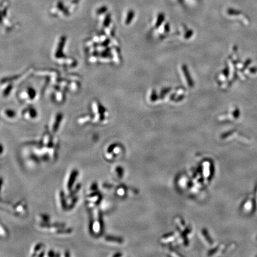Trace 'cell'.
I'll return each instance as SVG.
<instances>
[{"label":"cell","instance_id":"cell-2","mask_svg":"<svg viewBox=\"0 0 257 257\" xmlns=\"http://www.w3.org/2000/svg\"><path fill=\"white\" fill-rule=\"evenodd\" d=\"M2 151H3V147H2V146L0 144V154H2Z\"/></svg>","mask_w":257,"mask_h":257},{"label":"cell","instance_id":"cell-3","mask_svg":"<svg viewBox=\"0 0 257 257\" xmlns=\"http://www.w3.org/2000/svg\"><path fill=\"white\" fill-rule=\"evenodd\" d=\"M2 180L1 178H0V189L1 188V185H2Z\"/></svg>","mask_w":257,"mask_h":257},{"label":"cell","instance_id":"cell-1","mask_svg":"<svg viewBox=\"0 0 257 257\" xmlns=\"http://www.w3.org/2000/svg\"><path fill=\"white\" fill-rule=\"evenodd\" d=\"M77 175H78V171L77 170H74L71 173L70 177L68 179V183H67V187H68V189L71 188L73 184L75 182V180L76 177H77Z\"/></svg>","mask_w":257,"mask_h":257}]
</instances>
